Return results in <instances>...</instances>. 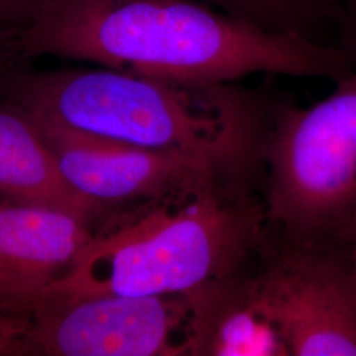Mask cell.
I'll return each instance as SVG.
<instances>
[{
  "mask_svg": "<svg viewBox=\"0 0 356 356\" xmlns=\"http://www.w3.org/2000/svg\"><path fill=\"white\" fill-rule=\"evenodd\" d=\"M41 57L193 83L257 73L337 82L354 70L341 47L254 26L197 0H48L0 58L13 66Z\"/></svg>",
  "mask_w": 356,
  "mask_h": 356,
  "instance_id": "obj_1",
  "label": "cell"
},
{
  "mask_svg": "<svg viewBox=\"0 0 356 356\" xmlns=\"http://www.w3.org/2000/svg\"><path fill=\"white\" fill-rule=\"evenodd\" d=\"M0 97L76 132L189 156L236 178H252L261 166L272 108L235 82H173L108 67L7 66Z\"/></svg>",
  "mask_w": 356,
  "mask_h": 356,
  "instance_id": "obj_2",
  "label": "cell"
},
{
  "mask_svg": "<svg viewBox=\"0 0 356 356\" xmlns=\"http://www.w3.org/2000/svg\"><path fill=\"white\" fill-rule=\"evenodd\" d=\"M250 182L222 179L110 218L48 298L186 294L241 273L268 229Z\"/></svg>",
  "mask_w": 356,
  "mask_h": 356,
  "instance_id": "obj_3",
  "label": "cell"
},
{
  "mask_svg": "<svg viewBox=\"0 0 356 356\" xmlns=\"http://www.w3.org/2000/svg\"><path fill=\"white\" fill-rule=\"evenodd\" d=\"M261 168L280 244L337 247L356 219V67L310 107L272 106Z\"/></svg>",
  "mask_w": 356,
  "mask_h": 356,
  "instance_id": "obj_4",
  "label": "cell"
},
{
  "mask_svg": "<svg viewBox=\"0 0 356 356\" xmlns=\"http://www.w3.org/2000/svg\"><path fill=\"white\" fill-rule=\"evenodd\" d=\"M28 321L26 355L195 356L193 292L51 297Z\"/></svg>",
  "mask_w": 356,
  "mask_h": 356,
  "instance_id": "obj_5",
  "label": "cell"
},
{
  "mask_svg": "<svg viewBox=\"0 0 356 356\" xmlns=\"http://www.w3.org/2000/svg\"><path fill=\"white\" fill-rule=\"evenodd\" d=\"M280 245L244 279L250 302L277 331L286 356H356V297L341 252Z\"/></svg>",
  "mask_w": 356,
  "mask_h": 356,
  "instance_id": "obj_6",
  "label": "cell"
},
{
  "mask_svg": "<svg viewBox=\"0 0 356 356\" xmlns=\"http://www.w3.org/2000/svg\"><path fill=\"white\" fill-rule=\"evenodd\" d=\"M33 116L69 185L114 216L222 179H243L189 156L104 140Z\"/></svg>",
  "mask_w": 356,
  "mask_h": 356,
  "instance_id": "obj_7",
  "label": "cell"
},
{
  "mask_svg": "<svg viewBox=\"0 0 356 356\" xmlns=\"http://www.w3.org/2000/svg\"><path fill=\"white\" fill-rule=\"evenodd\" d=\"M95 231L64 211L0 197V313L29 318L76 267Z\"/></svg>",
  "mask_w": 356,
  "mask_h": 356,
  "instance_id": "obj_8",
  "label": "cell"
},
{
  "mask_svg": "<svg viewBox=\"0 0 356 356\" xmlns=\"http://www.w3.org/2000/svg\"><path fill=\"white\" fill-rule=\"evenodd\" d=\"M0 197L19 204L60 210L94 225L114 214L73 189L35 116L0 97Z\"/></svg>",
  "mask_w": 356,
  "mask_h": 356,
  "instance_id": "obj_9",
  "label": "cell"
},
{
  "mask_svg": "<svg viewBox=\"0 0 356 356\" xmlns=\"http://www.w3.org/2000/svg\"><path fill=\"white\" fill-rule=\"evenodd\" d=\"M254 26L272 31H301L297 22L313 8L306 0H197Z\"/></svg>",
  "mask_w": 356,
  "mask_h": 356,
  "instance_id": "obj_10",
  "label": "cell"
},
{
  "mask_svg": "<svg viewBox=\"0 0 356 356\" xmlns=\"http://www.w3.org/2000/svg\"><path fill=\"white\" fill-rule=\"evenodd\" d=\"M48 0H0V28L20 31L28 26Z\"/></svg>",
  "mask_w": 356,
  "mask_h": 356,
  "instance_id": "obj_11",
  "label": "cell"
},
{
  "mask_svg": "<svg viewBox=\"0 0 356 356\" xmlns=\"http://www.w3.org/2000/svg\"><path fill=\"white\" fill-rule=\"evenodd\" d=\"M29 321L0 313V356H26Z\"/></svg>",
  "mask_w": 356,
  "mask_h": 356,
  "instance_id": "obj_12",
  "label": "cell"
},
{
  "mask_svg": "<svg viewBox=\"0 0 356 356\" xmlns=\"http://www.w3.org/2000/svg\"><path fill=\"white\" fill-rule=\"evenodd\" d=\"M341 48L343 49L354 69L356 67V0H350L342 10L341 17Z\"/></svg>",
  "mask_w": 356,
  "mask_h": 356,
  "instance_id": "obj_13",
  "label": "cell"
},
{
  "mask_svg": "<svg viewBox=\"0 0 356 356\" xmlns=\"http://www.w3.org/2000/svg\"><path fill=\"white\" fill-rule=\"evenodd\" d=\"M334 248H337L343 257L344 264L347 268L356 297V219L350 226V229L346 231L341 242L338 243V245Z\"/></svg>",
  "mask_w": 356,
  "mask_h": 356,
  "instance_id": "obj_14",
  "label": "cell"
},
{
  "mask_svg": "<svg viewBox=\"0 0 356 356\" xmlns=\"http://www.w3.org/2000/svg\"><path fill=\"white\" fill-rule=\"evenodd\" d=\"M17 32H19V31H13V29H3V28H0V57H1V53L4 51L6 45L8 44V41H10V40H13Z\"/></svg>",
  "mask_w": 356,
  "mask_h": 356,
  "instance_id": "obj_15",
  "label": "cell"
},
{
  "mask_svg": "<svg viewBox=\"0 0 356 356\" xmlns=\"http://www.w3.org/2000/svg\"><path fill=\"white\" fill-rule=\"evenodd\" d=\"M306 1L310 4L313 10H316L317 7H322V6H331L337 0H306Z\"/></svg>",
  "mask_w": 356,
  "mask_h": 356,
  "instance_id": "obj_16",
  "label": "cell"
}]
</instances>
